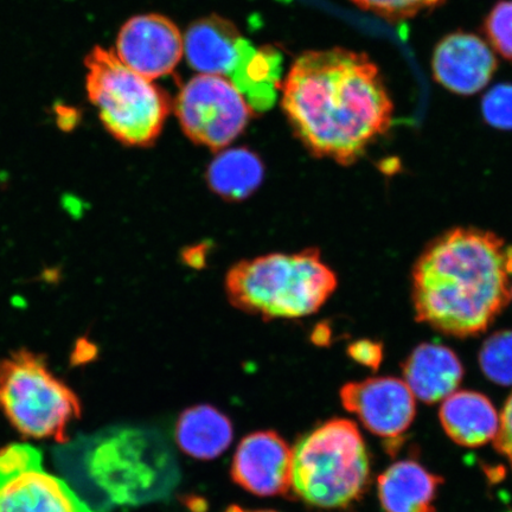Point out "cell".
<instances>
[{
	"label": "cell",
	"mask_w": 512,
	"mask_h": 512,
	"mask_svg": "<svg viewBox=\"0 0 512 512\" xmlns=\"http://www.w3.org/2000/svg\"><path fill=\"white\" fill-rule=\"evenodd\" d=\"M283 106L313 155L350 165L389 130L393 102L367 55L336 48L307 51L288 73Z\"/></svg>",
	"instance_id": "obj_1"
},
{
	"label": "cell",
	"mask_w": 512,
	"mask_h": 512,
	"mask_svg": "<svg viewBox=\"0 0 512 512\" xmlns=\"http://www.w3.org/2000/svg\"><path fill=\"white\" fill-rule=\"evenodd\" d=\"M512 246L494 233L454 228L428 243L413 268L415 318L443 334L478 336L510 299Z\"/></svg>",
	"instance_id": "obj_2"
},
{
	"label": "cell",
	"mask_w": 512,
	"mask_h": 512,
	"mask_svg": "<svg viewBox=\"0 0 512 512\" xmlns=\"http://www.w3.org/2000/svg\"><path fill=\"white\" fill-rule=\"evenodd\" d=\"M60 458L95 512L160 501L179 478L170 447L143 427L117 426L81 437Z\"/></svg>",
	"instance_id": "obj_3"
},
{
	"label": "cell",
	"mask_w": 512,
	"mask_h": 512,
	"mask_svg": "<svg viewBox=\"0 0 512 512\" xmlns=\"http://www.w3.org/2000/svg\"><path fill=\"white\" fill-rule=\"evenodd\" d=\"M338 285L318 248L241 260L228 271L226 292L235 309L270 322L313 315Z\"/></svg>",
	"instance_id": "obj_4"
},
{
	"label": "cell",
	"mask_w": 512,
	"mask_h": 512,
	"mask_svg": "<svg viewBox=\"0 0 512 512\" xmlns=\"http://www.w3.org/2000/svg\"><path fill=\"white\" fill-rule=\"evenodd\" d=\"M292 454L291 494L309 507L349 509L367 494L370 457L355 422H323L298 439Z\"/></svg>",
	"instance_id": "obj_5"
},
{
	"label": "cell",
	"mask_w": 512,
	"mask_h": 512,
	"mask_svg": "<svg viewBox=\"0 0 512 512\" xmlns=\"http://www.w3.org/2000/svg\"><path fill=\"white\" fill-rule=\"evenodd\" d=\"M86 67L88 98L106 130L128 146L155 143L171 110L169 95L125 66L113 50L95 47Z\"/></svg>",
	"instance_id": "obj_6"
},
{
	"label": "cell",
	"mask_w": 512,
	"mask_h": 512,
	"mask_svg": "<svg viewBox=\"0 0 512 512\" xmlns=\"http://www.w3.org/2000/svg\"><path fill=\"white\" fill-rule=\"evenodd\" d=\"M0 412L25 437L64 443L81 416V402L46 357L19 349L0 360Z\"/></svg>",
	"instance_id": "obj_7"
},
{
	"label": "cell",
	"mask_w": 512,
	"mask_h": 512,
	"mask_svg": "<svg viewBox=\"0 0 512 512\" xmlns=\"http://www.w3.org/2000/svg\"><path fill=\"white\" fill-rule=\"evenodd\" d=\"M184 54L200 74L232 82L255 111H266L277 98L281 56L258 49L241 36L232 22L217 16L191 24L184 37Z\"/></svg>",
	"instance_id": "obj_8"
},
{
	"label": "cell",
	"mask_w": 512,
	"mask_h": 512,
	"mask_svg": "<svg viewBox=\"0 0 512 512\" xmlns=\"http://www.w3.org/2000/svg\"><path fill=\"white\" fill-rule=\"evenodd\" d=\"M175 111L192 142L215 151L234 142L253 114V108L232 82L208 74L197 75L183 86Z\"/></svg>",
	"instance_id": "obj_9"
},
{
	"label": "cell",
	"mask_w": 512,
	"mask_h": 512,
	"mask_svg": "<svg viewBox=\"0 0 512 512\" xmlns=\"http://www.w3.org/2000/svg\"><path fill=\"white\" fill-rule=\"evenodd\" d=\"M0 512H95L27 444L0 448Z\"/></svg>",
	"instance_id": "obj_10"
},
{
	"label": "cell",
	"mask_w": 512,
	"mask_h": 512,
	"mask_svg": "<svg viewBox=\"0 0 512 512\" xmlns=\"http://www.w3.org/2000/svg\"><path fill=\"white\" fill-rule=\"evenodd\" d=\"M342 405L355 414L370 433L387 440L389 450L413 424L415 396L405 381L374 377L344 384L339 392Z\"/></svg>",
	"instance_id": "obj_11"
},
{
	"label": "cell",
	"mask_w": 512,
	"mask_h": 512,
	"mask_svg": "<svg viewBox=\"0 0 512 512\" xmlns=\"http://www.w3.org/2000/svg\"><path fill=\"white\" fill-rule=\"evenodd\" d=\"M115 54L133 72L153 81L174 72L184 55V38L169 18L137 16L121 28Z\"/></svg>",
	"instance_id": "obj_12"
},
{
	"label": "cell",
	"mask_w": 512,
	"mask_h": 512,
	"mask_svg": "<svg viewBox=\"0 0 512 512\" xmlns=\"http://www.w3.org/2000/svg\"><path fill=\"white\" fill-rule=\"evenodd\" d=\"M292 456V448L279 433L253 432L236 448L230 476L255 496H286L291 494Z\"/></svg>",
	"instance_id": "obj_13"
},
{
	"label": "cell",
	"mask_w": 512,
	"mask_h": 512,
	"mask_svg": "<svg viewBox=\"0 0 512 512\" xmlns=\"http://www.w3.org/2000/svg\"><path fill=\"white\" fill-rule=\"evenodd\" d=\"M497 66L488 44L463 31L444 37L435 48L432 60L435 80L459 95L482 91L495 75Z\"/></svg>",
	"instance_id": "obj_14"
},
{
	"label": "cell",
	"mask_w": 512,
	"mask_h": 512,
	"mask_svg": "<svg viewBox=\"0 0 512 512\" xmlns=\"http://www.w3.org/2000/svg\"><path fill=\"white\" fill-rule=\"evenodd\" d=\"M403 376L416 398L435 403L456 392L464 368L458 356L444 345L422 343L403 363Z\"/></svg>",
	"instance_id": "obj_15"
},
{
	"label": "cell",
	"mask_w": 512,
	"mask_h": 512,
	"mask_svg": "<svg viewBox=\"0 0 512 512\" xmlns=\"http://www.w3.org/2000/svg\"><path fill=\"white\" fill-rule=\"evenodd\" d=\"M444 479L414 460H401L377 478L383 512H437L434 507Z\"/></svg>",
	"instance_id": "obj_16"
},
{
	"label": "cell",
	"mask_w": 512,
	"mask_h": 512,
	"mask_svg": "<svg viewBox=\"0 0 512 512\" xmlns=\"http://www.w3.org/2000/svg\"><path fill=\"white\" fill-rule=\"evenodd\" d=\"M441 426L454 443L464 447H480L496 437L499 418L494 405L485 395L460 390L440 407Z\"/></svg>",
	"instance_id": "obj_17"
},
{
	"label": "cell",
	"mask_w": 512,
	"mask_h": 512,
	"mask_svg": "<svg viewBox=\"0 0 512 512\" xmlns=\"http://www.w3.org/2000/svg\"><path fill=\"white\" fill-rule=\"evenodd\" d=\"M234 428L226 414L210 405L185 409L177 420L175 439L187 456L211 460L220 457L232 445Z\"/></svg>",
	"instance_id": "obj_18"
},
{
	"label": "cell",
	"mask_w": 512,
	"mask_h": 512,
	"mask_svg": "<svg viewBox=\"0 0 512 512\" xmlns=\"http://www.w3.org/2000/svg\"><path fill=\"white\" fill-rule=\"evenodd\" d=\"M265 168L258 155L240 147L223 151L210 164L209 188L223 200L240 202L251 197L264 181Z\"/></svg>",
	"instance_id": "obj_19"
},
{
	"label": "cell",
	"mask_w": 512,
	"mask_h": 512,
	"mask_svg": "<svg viewBox=\"0 0 512 512\" xmlns=\"http://www.w3.org/2000/svg\"><path fill=\"white\" fill-rule=\"evenodd\" d=\"M479 364L489 380L512 386V331L491 335L479 352Z\"/></svg>",
	"instance_id": "obj_20"
},
{
	"label": "cell",
	"mask_w": 512,
	"mask_h": 512,
	"mask_svg": "<svg viewBox=\"0 0 512 512\" xmlns=\"http://www.w3.org/2000/svg\"><path fill=\"white\" fill-rule=\"evenodd\" d=\"M484 34L504 59L512 61V0L497 3L486 16Z\"/></svg>",
	"instance_id": "obj_21"
},
{
	"label": "cell",
	"mask_w": 512,
	"mask_h": 512,
	"mask_svg": "<svg viewBox=\"0 0 512 512\" xmlns=\"http://www.w3.org/2000/svg\"><path fill=\"white\" fill-rule=\"evenodd\" d=\"M358 8L374 12L392 22L405 21L427 10L438 8L445 0H352Z\"/></svg>",
	"instance_id": "obj_22"
},
{
	"label": "cell",
	"mask_w": 512,
	"mask_h": 512,
	"mask_svg": "<svg viewBox=\"0 0 512 512\" xmlns=\"http://www.w3.org/2000/svg\"><path fill=\"white\" fill-rule=\"evenodd\" d=\"M486 123L499 130H512V85L501 83L491 88L482 101Z\"/></svg>",
	"instance_id": "obj_23"
},
{
	"label": "cell",
	"mask_w": 512,
	"mask_h": 512,
	"mask_svg": "<svg viewBox=\"0 0 512 512\" xmlns=\"http://www.w3.org/2000/svg\"><path fill=\"white\" fill-rule=\"evenodd\" d=\"M347 352L352 361L373 370L379 369L383 360L382 343L369 341V339L350 343Z\"/></svg>",
	"instance_id": "obj_24"
},
{
	"label": "cell",
	"mask_w": 512,
	"mask_h": 512,
	"mask_svg": "<svg viewBox=\"0 0 512 512\" xmlns=\"http://www.w3.org/2000/svg\"><path fill=\"white\" fill-rule=\"evenodd\" d=\"M495 448L508 460L512 469V394L503 408L501 424L495 437Z\"/></svg>",
	"instance_id": "obj_25"
},
{
	"label": "cell",
	"mask_w": 512,
	"mask_h": 512,
	"mask_svg": "<svg viewBox=\"0 0 512 512\" xmlns=\"http://www.w3.org/2000/svg\"><path fill=\"white\" fill-rule=\"evenodd\" d=\"M224 512H278L274 510H252L240 507V505H230Z\"/></svg>",
	"instance_id": "obj_26"
},
{
	"label": "cell",
	"mask_w": 512,
	"mask_h": 512,
	"mask_svg": "<svg viewBox=\"0 0 512 512\" xmlns=\"http://www.w3.org/2000/svg\"><path fill=\"white\" fill-rule=\"evenodd\" d=\"M511 294H512V287H511Z\"/></svg>",
	"instance_id": "obj_27"
}]
</instances>
